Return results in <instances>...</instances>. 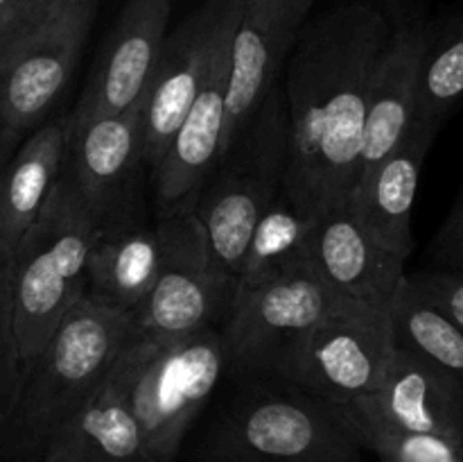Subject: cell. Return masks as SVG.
Segmentation results:
<instances>
[{"label":"cell","instance_id":"obj_1","mask_svg":"<svg viewBox=\"0 0 463 462\" xmlns=\"http://www.w3.org/2000/svg\"><path fill=\"white\" fill-rule=\"evenodd\" d=\"M393 32L371 3L335 5L310 18L280 75L289 116L283 190L321 216L351 199L375 63Z\"/></svg>","mask_w":463,"mask_h":462},{"label":"cell","instance_id":"obj_2","mask_svg":"<svg viewBox=\"0 0 463 462\" xmlns=\"http://www.w3.org/2000/svg\"><path fill=\"white\" fill-rule=\"evenodd\" d=\"M138 338L129 315L80 299L41 349L0 424V462H39L54 430Z\"/></svg>","mask_w":463,"mask_h":462},{"label":"cell","instance_id":"obj_3","mask_svg":"<svg viewBox=\"0 0 463 462\" xmlns=\"http://www.w3.org/2000/svg\"><path fill=\"white\" fill-rule=\"evenodd\" d=\"M185 462H364V451L328 403L253 376L203 426Z\"/></svg>","mask_w":463,"mask_h":462},{"label":"cell","instance_id":"obj_4","mask_svg":"<svg viewBox=\"0 0 463 462\" xmlns=\"http://www.w3.org/2000/svg\"><path fill=\"white\" fill-rule=\"evenodd\" d=\"M99 226L72 186L59 179L12 254V331L18 392L36 356L86 294V263Z\"/></svg>","mask_w":463,"mask_h":462},{"label":"cell","instance_id":"obj_5","mask_svg":"<svg viewBox=\"0 0 463 462\" xmlns=\"http://www.w3.org/2000/svg\"><path fill=\"white\" fill-rule=\"evenodd\" d=\"M288 163L289 116L279 82L217 163L193 207L213 256L233 279L258 217L283 190Z\"/></svg>","mask_w":463,"mask_h":462},{"label":"cell","instance_id":"obj_6","mask_svg":"<svg viewBox=\"0 0 463 462\" xmlns=\"http://www.w3.org/2000/svg\"><path fill=\"white\" fill-rule=\"evenodd\" d=\"M224 371L222 326L165 342L136 340L129 401L149 462H175Z\"/></svg>","mask_w":463,"mask_h":462},{"label":"cell","instance_id":"obj_7","mask_svg":"<svg viewBox=\"0 0 463 462\" xmlns=\"http://www.w3.org/2000/svg\"><path fill=\"white\" fill-rule=\"evenodd\" d=\"M389 308L351 299L339 303L285 353L271 376L315 394L333 410L366 397L378 388L393 351Z\"/></svg>","mask_w":463,"mask_h":462},{"label":"cell","instance_id":"obj_8","mask_svg":"<svg viewBox=\"0 0 463 462\" xmlns=\"http://www.w3.org/2000/svg\"><path fill=\"white\" fill-rule=\"evenodd\" d=\"M99 0H59L0 62V139L18 145L59 113L84 54Z\"/></svg>","mask_w":463,"mask_h":462},{"label":"cell","instance_id":"obj_9","mask_svg":"<svg viewBox=\"0 0 463 462\" xmlns=\"http://www.w3.org/2000/svg\"><path fill=\"white\" fill-rule=\"evenodd\" d=\"M165 261L147 297L131 313L140 338L165 342L222 326L235 297V279L217 263L193 207L161 216Z\"/></svg>","mask_w":463,"mask_h":462},{"label":"cell","instance_id":"obj_10","mask_svg":"<svg viewBox=\"0 0 463 462\" xmlns=\"http://www.w3.org/2000/svg\"><path fill=\"white\" fill-rule=\"evenodd\" d=\"M344 302L348 299L335 294L303 265L269 284L235 293L222 324L226 370L240 376H271L285 353Z\"/></svg>","mask_w":463,"mask_h":462},{"label":"cell","instance_id":"obj_11","mask_svg":"<svg viewBox=\"0 0 463 462\" xmlns=\"http://www.w3.org/2000/svg\"><path fill=\"white\" fill-rule=\"evenodd\" d=\"M242 0H203L175 30H167L143 104V154L158 166L184 122L222 41L235 30Z\"/></svg>","mask_w":463,"mask_h":462},{"label":"cell","instance_id":"obj_12","mask_svg":"<svg viewBox=\"0 0 463 462\" xmlns=\"http://www.w3.org/2000/svg\"><path fill=\"white\" fill-rule=\"evenodd\" d=\"M143 104L145 98L68 136L61 175L89 208L99 236L140 225L134 208L138 172L145 166Z\"/></svg>","mask_w":463,"mask_h":462},{"label":"cell","instance_id":"obj_13","mask_svg":"<svg viewBox=\"0 0 463 462\" xmlns=\"http://www.w3.org/2000/svg\"><path fill=\"white\" fill-rule=\"evenodd\" d=\"M310 12L312 0H242L231 39L220 161L280 82Z\"/></svg>","mask_w":463,"mask_h":462},{"label":"cell","instance_id":"obj_14","mask_svg":"<svg viewBox=\"0 0 463 462\" xmlns=\"http://www.w3.org/2000/svg\"><path fill=\"white\" fill-rule=\"evenodd\" d=\"M172 5L175 0H127L66 116V139L95 118L120 113L145 98L170 30Z\"/></svg>","mask_w":463,"mask_h":462},{"label":"cell","instance_id":"obj_15","mask_svg":"<svg viewBox=\"0 0 463 462\" xmlns=\"http://www.w3.org/2000/svg\"><path fill=\"white\" fill-rule=\"evenodd\" d=\"M335 412L344 424H375L463 442V390L430 358L398 344L378 388Z\"/></svg>","mask_w":463,"mask_h":462},{"label":"cell","instance_id":"obj_16","mask_svg":"<svg viewBox=\"0 0 463 462\" xmlns=\"http://www.w3.org/2000/svg\"><path fill=\"white\" fill-rule=\"evenodd\" d=\"M346 204L317 216L303 267L351 302L392 306L407 270Z\"/></svg>","mask_w":463,"mask_h":462},{"label":"cell","instance_id":"obj_17","mask_svg":"<svg viewBox=\"0 0 463 462\" xmlns=\"http://www.w3.org/2000/svg\"><path fill=\"white\" fill-rule=\"evenodd\" d=\"M231 39L233 34L222 41L217 48L184 122L176 130L172 143L167 145L158 166L152 170L161 216L194 207L203 184L220 163Z\"/></svg>","mask_w":463,"mask_h":462},{"label":"cell","instance_id":"obj_18","mask_svg":"<svg viewBox=\"0 0 463 462\" xmlns=\"http://www.w3.org/2000/svg\"><path fill=\"white\" fill-rule=\"evenodd\" d=\"M134 342L118 356L81 406L54 430L39 462H149L143 430L129 401Z\"/></svg>","mask_w":463,"mask_h":462},{"label":"cell","instance_id":"obj_19","mask_svg":"<svg viewBox=\"0 0 463 462\" xmlns=\"http://www.w3.org/2000/svg\"><path fill=\"white\" fill-rule=\"evenodd\" d=\"M425 41L428 23L402 21L393 25L371 77L357 181L402 143L414 122Z\"/></svg>","mask_w":463,"mask_h":462},{"label":"cell","instance_id":"obj_20","mask_svg":"<svg viewBox=\"0 0 463 462\" xmlns=\"http://www.w3.org/2000/svg\"><path fill=\"white\" fill-rule=\"evenodd\" d=\"M439 127L414 120L402 143L357 181L348 207L387 249L407 261L414 247L411 213L425 157Z\"/></svg>","mask_w":463,"mask_h":462},{"label":"cell","instance_id":"obj_21","mask_svg":"<svg viewBox=\"0 0 463 462\" xmlns=\"http://www.w3.org/2000/svg\"><path fill=\"white\" fill-rule=\"evenodd\" d=\"M66 116L59 111L32 130L0 170V234L9 254L61 179L68 152Z\"/></svg>","mask_w":463,"mask_h":462},{"label":"cell","instance_id":"obj_22","mask_svg":"<svg viewBox=\"0 0 463 462\" xmlns=\"http://www.w3.org/2000/svg\"><path fill=\"white\" fill-rule=\"evenodd\" d=\"M165 225H136L99 236L86 263V299L131 315L156 284L165 261Z\"/></svg>","mask_w":463,"mask_h":462},{"label":"cell","instance_id":"obj_23","mask_svg":"<svg viewBox=\"0 0 463 462\" xmlns=\"http://www.w3.org/2000/svg\"><path fill=\"white\" fill-rule=\"evenodd\" d=\"M315 220L317 216L303 211L280 190L253 226L235 276V293L258 288L301 267Z\"/></svg>","mask_w":463,"mask_h":462},{"label":"cell","instance_id":"obj_24","mask_svg":"<svg viewBox=\"0 0 463 462\" xmlns=\"http://www.w3.org/2000/svg\"><path fill=\"white\" fill-rule=\"evenodd\" d=\"M389 315L393 344L430 358L463 390V329L423 297L407 274L393 297Z\"/></svg>","mask_w":463,"mask_h":462},{"label":"cell","instance_id":"obj_25","mask_svg":"<svg viewBox=\"0 0 463 462\" xmlns=\"http://www.w3.org/2000/svg\"><path fill=\"white\" fill-rule=\"evenodd\" d=\"M463 109V14L428 25L414 120L441 130Z\"/></svg>","mask_w":463,"mask_h":462},{"label":"cell","instance_id":"obj_26","mask_svg":"<svg viewBox=\"0 0 463 462\" xmlns=\"http://www.w3.org/2000/svg\"><path fill=\"white\" fill-rule=\"evenodd\" d=\"M362 451L380 462H463V442L430 433L393 430L375 424H346Z\"/></svg>","mask_w":463,"mask_h":462},{"label":"cell","instance_id":"obj_27","mask_svg":"<svg viewBox=\"0 0 463 462\" xmlns=\"http://www.w3.org/2000/svg\"><path fill=\"white\" fill-rule=\"evenodd\" d=\"M16 145L0 139V170ZM18 397V367L12 331V254L0 234V424L7 419Z\"/></svg>","mask_w":463,"mask_h":462},{"label":"cell","instance_id":"obj_28","mask_svg":"<svg viewBox=\"0 0 463 462\" xmlns=\"http://www.w3.org/2000/svg\"><path fill=\"white\" fill-rule=\"evenodd\" d=\"M423 297H428L441 313H446L459 329H463V270L432 267V270L407 272Z\"/></svg>","mask_w":463,"mask_h":462},{"label":"cell","instance_id":"obj_29","mask_svg":"<svg viewBox=\"0 0 463 462\" xmlns=\"http://www.w3.org/2000/svg\"><path fill=\"white\" fill-rule=\"evenodd\" d=\"M59 0H0V62L50 16Z\"/></svg>","mask_w":463,"mask_h":462},{"label":"cell","instance_id":"obj_30","mask_svg":"<svg viewBox=\"0 0 463 462\" xmlns=\"http://www.w3.org/2000/svg\"><path fill=\"white\" fill-rule=\"evenodd\" d=\"M430 256H432L434 267L463 270V188L430 245Z\"/></svg>","mask_w":463,"mask_h":462},{"label":"cell","instance_id":"obj_31","mask_svg":"<svg viewBox=\"0 0 463 462\" xmlns=\"http://www.w3.org/2000/svg\"><path fill=\"white\" fill-rule=\"evenodd\" d=\"M175 3H176V0H175Z\"/></svg>","mask_w":463,"mask_h":462}]
</instances>
